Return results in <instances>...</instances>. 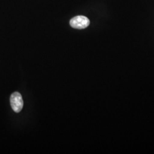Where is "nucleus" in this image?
<instances>
[{"mask_svg": "<svg viewBox=\"0 0 154 154\" xmlns=\"http://www.w3.org/2000/svg\"><path fill=\"white\" fill-rule=\"evenodd\" d=\"M11 105L13 110L16 112H19L22 110L23 106V101L21 94L14 92L11 97Z\"/></svg>", "mask_w": 154, "mask_h": 154, "instance_id": "f03ea898", "label": "nucleus"}, {"mask_svg": "<svg viewBox=\"0 0 154 154\" xmlns=\"http://www.w3.org/2000/svg\"><path fill=\"white\" fill-rule=\"evenodd\" d=\"M70 25L72 28L83 29L88 26L90 25V20L86 17L78 16L71 19L70 21Z\"/></svg>", "mask_w": 154, "mask_h": 154, "instance_id": "f257e3e1", "label": "nucleus"}]
</instances>
